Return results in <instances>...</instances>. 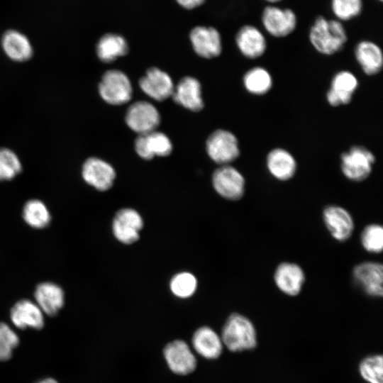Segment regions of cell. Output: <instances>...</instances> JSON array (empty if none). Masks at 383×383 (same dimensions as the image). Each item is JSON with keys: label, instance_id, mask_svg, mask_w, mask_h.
<instances>
[{"label": "cell", "instance_id": "obj_26", "mask_svg": "<svg viewBox=\"0 0 383 383\" xmlns=\"http://www.w3.org/2000/svg\"><path fill=\"white\" fill-rule=\"evenodd\" d=\"M1 43L6 54L15 61H26L32 56V47L29 40L16 30L6 31Z\"/></svg>", "mask_w": 383, "mask_h": 383}, {"label": "cell", "instance_id": "obj_15", "mask_svg": "<svg viewBox=\"0 0 383 383\" xmlns=\"http://www.w3.org/2000/svg\"><path fill=\"white\" fill-rule=\"evenodd\" d=\"M138 84L145 94L159 101L171 96L174 87L169 74L157 67L148 69Z\"/></svg>", "mask_w": 383, "mask_h": 383}, {"label": "cell", "instance_id": "obj_34", "mask_svg": "<svg viewBox=\"0 0 383 383\" xmlns=\"http://www.w3.org/2000/svg\"><path fill=\"white\" fill-rule=\"evenodd\" d=\"M21 171V162L13 152L0 149V180H11Z\"/></svg>", "mask_w": 383, "mask_h": 383}, {"label": "cell", "instance_id": "obj_19", "mask_svg": "<svg viewBox=\"0 0 383 383\" xmlns=\"http://www.w3.org/2000/svg\"><path fill=\"white\" fill-rule=\"evenodd\" d=\"M235 43L241 54L252 60L262 56L267 47L264 34L253 25L242 26L236 33Z\"/></svg>", "mask_w": 383, "mask_h": 383}, {"label": "cell", "instance_id": "obj_24", "mask_svg": "<svg viewBox=\"0 0 383 383\" xmlns=\"http://www.w3.org/2000/svg\"><path fill=\"white\" fill-rule=\"evenodd\" d=\"M34 297L35 304L43 313L55 316L65 303V294L62 289L52 282H42L37 285Z\"/></svg>", "mask_w": 383, "mask_h": 383}, {"label": "cell", "instance_id": "obj_3", "mask_svg": "<svg viewBox=\"0 0 383 383\" xmlns=\"http://www.w3.org/2000/svg\"><path fill=\"white\" fill-rule=\"evenodd\" d=\"M375 155L362 145H354L340 155V170L348 179L360 182L371 174Z\"/></svg>", "mask_w": 383, "mask_h": 383}, {"label": "cell", "instance_id": "obj_10", "mask_svg": "<svg viewBox=\"0 0 383 383\" xmlns=\"http://www.w3.org/2000/svg\"><path fill=\"white\" fill-rule=\"evenodd\" d=\"M125 121L131 130L140 135L156 131L160 123V115L152 104L140 101L128 108Z\"/></svg>", "mask_w": 383, "mask_h": 383}, {"label": "cell", "instance_id": "obj_23", "mask_svg": "<svg viewBox=\"0 0 383 383\" xmlns=\"http://www.w3.org/2000/svg\"><path fill=\"white\" fill-rule=\"evenodd\" d=\"M355 57L363 72L368 76L377 74L383 67V53L374 42L362 40L357 43L354 50Z\"/></svg>", "mask_w": 383, "mask_h": 383}, {"label": "cell", "instance_id": "obj_32", "mask_svg": "<svg viewBox=\"0 0 383 383\" xmlns=\"http://www.w3.org/2000/svg\"><path fill=\"white\" fill-rule=\"evenodd\" d=\"M360 373L369 383H383V359L381 355L367 357L360 364Z\"/></svg>", "mask_w": 383, "mask_h": 383}, {"label": "cell", "instance_id": "obj_11", "mask_svg": "<svg viewBox=\"0 0 383 383\" xmlns=\"http://www.w3.org/2000/svg\"><path fill=\"white\" fill-rule=\"evenodd\" d=\"M273 281L282 293L289 296H296L303 289L306 282V274L299 264L284 261L276 267L273 274Z\"/></svg>", "mask_w": 383, "mask_h": 383}, {"label": "cell", "instance_id": "obj_31", "mask_svg": "<svg viewBox=\"0 0 383 383\" xmlns=\"http://www.w3.org/2000/svg\"><path fill=\"white\" fill-rule=\"evenodd\" d=\"M331 9L335 19L343 22L359 16L363 9L362 0H331Z\"/></svg>", "mask_w": 383, "mask_h": 383}, {"label": "cell", "instance_id": "obj_28", "mask_svg": "<svg viewBox=\"0 0 383 383\" xmlns=\"http://www.w3.org/2000/svg\"><path fill=\"white\" fill-rule=\"evenodd\" d=\"M243 83L248 92L260 96L265 95L270 91L273 80L267 70L262 67H255L245 73Z\"/></svg>", "mask_w": 383, "mask_h": 383}, {"label": "cell", "instance_id": "obj_38", "mask_svg": "<svg viewBox=\"0 0 383 383\" xmlns=\"http://www.w3.org/2000/svg\"><path fill=\"white\" fill-rule=\"evenodd\" d=\"M265 1L271 4H275L279 1H282V0H265Z\"/></svg>", "mask_w": 383, "mask_h": 383}, {"label": "cell", "instance_id": "obj_33", "mask_svg": "<svg viewBox=\"0 0 383 383\" xmlns=\"http://www.w3.org/2000/svg\"><path fill=\"white\" fill-rule=\"evenodd\" d=\"M170 289L177 296L188 298L196 291L197 281L191 273L183 272L175 274L170 281Z\"/></svg>", "mask_w": 383, "mask_h": 383}, {"label": "cell", "instance_id": "obj_22", "mask_svg": "<svg viewBox=\"0 0 383 383\" xmlns=\"http://www.w3.org/2000/svg\"><path fill=\"white\" fill-rule=\"evenodd\" d=\"M179 105L192 111H199L204 106L199 82L192 77H184L174 87L172 96Z\"/></svg>", "mask_w": 383, "mask_h": 383}, {"label": "cell", "instance_id": "obj_39", "mask_svg": "<svg viewBox=\"0 0 383 383\" xmlns=\"http://www.w3.org/2000/svg\"><path fill=\"white\" fill-rule=\"evenodd\" d=\"M378 1H382V0H378Z\"/></svg>", "mask_w": 383, "mask_h": 383}, {"label": "cell", "instance_id": "obj_17", "mask_svg": "<svg viewBox=\"0 0 383 383\" xmlns=\"http://www.w3.org/2000/svg\"><path fill=\"white\" fill-rule=\"evenodd\" d=\"M189 38L194 50L202 57H215L221 52V35L213 27L196 26L191 30Z\"/></svg>", "mask_w": 383, "mask_h": 383}, {"label": "cell", "instance_id": "obj_1", "mask_svg": "<svg viewBox=\"0 0 383 383\" xmlns=\"http://www.w3.org/2000/svg\"><path fill=\"white\" fill-rule=\"evenodd\" d=\"M309 39L318 52L332 55L344 48L348 34L343 22L319 16L309 29Z\"/></svg>", "mask_w": 383, "mask_h": 383}, {"label": "cell", "instance_id": "obj_4", "mask_svg": "<svg viewBox=\"0 0 383 383\" xmlns=\"http://www.w3.org/2000/svg\"><path fill=\"white\" fill-rule=\"evenodd\" d=\"M99 91L108 104L121 105L131 100L133 89L125 73L118 70H111L103 74L99 84Z\"/></svg>", "mask_w": 383, "mask_h": 383}, {"label": "cell", "instance_id": "obj_18", "mask_svg": "<svg viewBox=\"0 0 383 383\" xmlns=\"http://www.w3.org/2000/svg\"><path fill=\"white\" fill-rule=\"evenodd\" d=\"M135 150L143 159L151 160L155 156L169 155L172 151V144L165 133L154 131L138 135L135 140Z\"/></svg>", "mask_w": 383, "mask_h": 383}, {"label": "cell", "instance_id": "obj_14", "mask_svg": "<svg viewBox=\"0 0 383 383\" xmlns=\"http://www.w3.org/2000/svg\"><path fill=\"white\" fill-rule=\"evenodd\" d=\"M164 357L171 371L177 374H189L196 366L194 353L187 343L181 340L169 343L164 349Z\"/></svg>", "mask_w": 383, "mask_h": 383}, {"label": "cell", "instance_id": "obj_6", "mask_svg": "<svg viewBox=\"0 0 383 383\" xmlns=\"http://www.w3.org/2000/svg\"><path fill=\"white\" fill-rule=\"evenodd\" d=\"M206 147L210 158L221 165H229L240 155L238 138L226 130L213 131L207 138Z\"/></svg>", "mask_w": 383, "mask_h": 383}, {"label": "cell", "instance_id": "obj_8", "mask_svg": "<svg viewBox=\"0 0 383 383\" xmlns=\"http://www.w3.org/2000/svg\"><path fill=\"white\" fill-rule=\"evenodd\" d=\"M322 219L331 237L338 242L348 240L355 230V221L350 212L337 204L326 206L322 211Z\"/></svg>", "mask_w": 383, "mask_h": 383}, {"label": "cell", "instance_id": "obj_35", "mask_svg": "<svg viewBox=\"0 0 383 383\" xmlns=\"http://www.w3.org/2000/svg\"><path fill=\"white\" fill-rule=\"evenodd\" d=\"M18 344L19 338L16 332L6 323L0 322V361L9 360Z\"/></svg>", "mask_w": 383, "mask_h": 383}, {"label": "cell", "instance_id": "obj_7", "mask_svg": "<svg viewBox=\"0 0 383 383\" xmlns=\"http://www.w3.org/2000/svg\"><path fill=\"white\" fill-rule=\"evenodd\" d=\"M353 281L366 295L378 298L383 295V266L376 261H364L354 266Z\"/></svg>", "mask_w": 383, "mask_h": 383}, {"label": "cell", "instance_id": "obj_20", "mask_svg": "<svg viewBox=\"0 0 383 383\" xmlns=\"http://www.w3.org/2000/svg\"><path fill=\"white\" fill-rule=\"evenodd\" d=\"M266 167L274 179L286 182L292 179L296 174L297 162L294 155L287 150L275 148L267 155Z\"/></svg>", "mask_w": 383, "mask_h": 383}, {"label": "cell", "instance_id": "obj_5", "mask_svg": "<svg viewBox=\"0 0 383 383\" xmlns=\"http://www.w3.org/2000/svg\"><path fill=\"white\" fill-rule=\"evenodd\" d=\"M263 28L274 38H284L292 33L297 26L296 13L289 8H282L275 4L265 6L261 13Z\"/></svg>", "mask_w": 383, "mask_h": 383}, {"label": "cell", "instance_id": "obj_16", "mask_svg": "<svg viewBox=\"0 0 383 383\" xmlns=\"http://www.w3.org/2000/svg\"><path fill=\"white\" fill-rule=\"evenodd\" d=\"M82 173L84 180L99 191L109 189L116 178L113 167L97 157L87 159L83 165Z\"/></svg>", "mask_w": 383, "mask_h": 383}, {"label": "cell", "instance_id": "obj_21", "mask_svg": "<svg viewBox=\"0 0 383 383\" xmlns=\"http://www.w3.org/2000/svg\"><path fill=\"white\" fill-rule=\"evenodd\" d=\"M10 318L13 324L20 329L39 330L44 326L43 312L35 303L28 299L17 301L11 309Z\"/></svg>", "mask_w": 383, "mask_h": 383}, {"label": "cell", "instance_id": "obj_27", "mask_svg": "<svg viewBox=\"0 0 383 383\" xmlns=\"http://www.w3.org/2000/svg\"><path fill=\"white\" fill-rule=\"evenodd\" d=\"M128 46L125 38L118 34L108 33L102 36L96 45V54L104 62H111L127 54Z\"/></svg>", "mask_w": 383, "mask_h": 383}, {"label": "cell", "instance_id": "obj_9", "mask_svg": "<svg viewBox=\"0 0 383 383\" xmlns=\"http://www.w3.org/2000/svg\"><path fill=\"white\" fill-rule=\"evenodd\" d=\"M212 183L216 192L228 200H240L245 192V177L229 165H221L214 171Z\"/></svg>", "mask_w": 383, "mask_h": 383}, {"label": "cell", "instance_id": "obj_13", "mask_svg": "<svg viewBox=\"0 0 383 383\" xmlns=\"http://www.w3.org/2000/svg\"><path fill=\"white\" fill-rule=\"evenodd\" d=\"M356 76L348 70H341L332 78L330 89L326 92V100L333 107L350 104L358 87Z\"/></svg>", "mask_w": 383, "mask_h": 383}, {"label": "cell", "instance_id": "obj_25", "mask_svg": "<svg viewBox=\"0 0 383 383\" xmlns=\"http://www.w3.org/2000/svg\"><path fill=\"white\" fill-rule=\"evenodd\" d=\"M194 350L206 359H215L220 356L223 343L218 335L207 326L197 329L192 337Z\"/></svg>", "mask_w": 383, "mask_h": 383}, {"label": "cell", "instance_id": "obj_2", "mask_svg": "<svg viewBox=\"0 0 383 383\" xmlns=\"http://www.w3.org/2000/svg\"><path fill=\"white\" fill-rule=\"evenodd\" d=\"M221 340L233 352L250 350L257 344L256 331L251 321L240 313H233L223 326Z\"/></svg>", "mask_w": 383, "mask_h": 383}, {"label": "cell", "instance_id": "obj_37", "mask_svg": "<svg viewBox=\"0 0 383 383\" xmlns=\"http://www.w3.org/2000/svg\"><path fill=\"white\" fill-rule=\"evenodd\" d=\"M36 383H58V382L52 378H45L44 379L38 381Z\"/></svg>", "mask_w": 383, "mask_h": 383}, {"label": "cell", "instance_id": "obj_12", "mask_svg": "<svg viewBox=\"0 0 383 383\" xmlns=\"http://www.w3.org/2000/svg\"><path fill=\"white\" fill-rule=\"evenodd\" d=\"M143 226L142 217L133 209H123L115 215L112 231L115 238L124 244H131L139 238Z\"/></svg>", "mask_w": 383, "mask_h": 383}, {"label": "cell", "instance_id": "obj_29", "mask_svg": "<svg viewBox=\"0 0 383 383\" xmlns=\"http://www.w3.org/2000/svg\"><path fill=\"white\" fill-rule=\"evenodd\" d=\"M23 218L28 225L34 228H43L48 226L51 220L47 206L38 199H31L25 204Z\"/></svg>", "mask_w": 383, "mask_h": 383}, {"label": "cell", "instance_id": "obj_30", "mask_svg": "<svg viewBox=\"0 0 383 383\" xmlns=\"http://www.w3.org/2000/svg\"><path fill=\"white\" fill-rule=\"evenodd\" d=\"M360 243L367 252L379 254L383 249V228L379 223L365 226L360 234Z\"/></svg>", "mask_w": 383, "mask_h": 383}, {"label": "cell", "instance_id": "obj_36", "mask_svg": "<svg viewBox=\"0 0 383 383\" xmlns=\"http://www.w3.org/2000/svg\"><path fill=\"white\" fill-rule=\"evenodd\" d=\"M184 9H192L204 3V0H176Z\"/></svg>", "mask_w": 383, "mask_h": 383}]
</instances>
